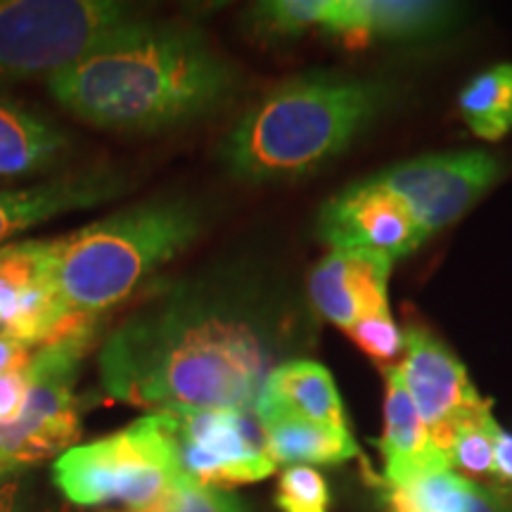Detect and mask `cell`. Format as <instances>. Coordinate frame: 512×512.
Listing matches in <instances>:
<instances>
[{
	"mask_svg": "<svg viewBox=\"0 0 512 512\" xmlns=\"http://www.w3.org/2000/svg\"><path fill=\"white\" fill-rule=\"evenodd\" d=\"M273 325L247 292L183 283L140 306L98 356L112 399L155 413L252 411L275 368Z\"/></svg>",
	"mask_w": 512,
	"mask_h": 512,
	"instance_id": "obj_1",
	"label": "cell"
},
{
	"mask_svg": "<svg viewBox=\"0 0 512 512\" xmlns=\"http://www.w3.org/2000/svg\"><path fill=\"white\" fill-rule=\"evenodd\" d=\"M48 88L64 110L88 124L157 133L221 107L238 91V72L202 31L143 19L48 76Z\"/></svg>",
	"mask_w": 512,
	"mask_h": 512,
	"instance_id": "obj_2",
	"label": "cell"
},
{
	"mask_svg": "<svg viewBox=\"0 0 512 512\" xmlns=\"http://www.w3.org/2000/svg\"><path fill=\"white\" fill-rule=\"evenodd\" d=\"M384 88L375 81L311 72L287 79L235 121L221 159L245 183H285L313 174L377 117Z\"/></svg>",
	"mask_w": 512,
	"mask_h": 512,
	"instance_id": "obj_3",
	"label": "cell"
},
{
	"mask_svg": "<svg viewBox=\"0 0 512 512\" xmlns=\"http://www.w3.org/2000/svg\"><path fill=\"white\" fill-rule=\"evenodd\" d=\"M200 233L185 200H150L53 240V278L67 309L95 320L131 297Z\"/></svg>",
	"mask_w": 512,
	"mask_h": 512,
	"instance_id": "obj_4",
	"label": "cell"
},
{
	"mask_svg": "<svg viewBox=\"0 0 512 512\" xmlns=\"http://www.w3.org/2000/svg\"><path fill=\"white\" fill-rule=\"evenodd\" d=\"M181 477L185 475L166 413H150L110 437L69 448L53 465L57 489L83 508L112 503L126 510L150 508Z\"/></svg>",
	"mask_w": 512,
	"mask_h": 512,
	"instance_id": "obj_5",
	"label": "cell"
},
{
	"mask_svg": "<svg viewBox=\"0 0 512 512\" xmlns=\"http://www.w3.org/2000/svg\"><path fill=\"white\" fill-rule=\"evenodd\" d=\"M143 19L117 0H0V81L53 76Z\"/></svg>",
	"mask_w": 512,
	"mask_h": 512,
	"instance_id": "obj_6",
	"label": "cell"
},
{
	"mask_svg": "<svg viewBox=\"0 0 512 512\" xmlns=\"http://www.w3.org/2000/svg\"><path fill=\"white\" fill-rule=\"evenodd\" d=\"M93 332L95 325H86L34 349L24 368L27 399L22 411L0 425V479L74 448L81 420L72 387Z\"/></svg>",
	"mask_w": 512,
	"mask_h": 512,
	"instance_id": "obj_7",
	"label": "cell"
},
{
	"mask_svg": "<svg viewBox=\"0 0 512 512\" xmlns=\"http://www.w3.org/2000/svg\"><path fill=\"white\" fill-rule=\"evenodd\" d=\"M166 415L185 477L228 489L261 482L275 472V463L266 453L264 427L252 411L211 408Z\"/></svg>",
	"mask_w": 512,
	"mask_h": 512,
	"instance_id": "obj_8",
	"label": "cell"
},
{
	"mask_svg": "<svg viewBox=\"0 0 512 512\" xmlns=\"http://www.w3.org/2000/svg\"><path fill=\"white\" fill-rule=\"evenodd\" d=\"M411 209L430 238L456 223L498 178V162L489 152H441L389 166L375 176Z\"/></svg>",
	"mask_w": 512,
	"mask_h": 512,
	"instance_id": "obj_9",
	"label": "cell"
},
{
	"mask_svg": "<svg viewBox=\"0 0 512 512\" xmlns=\"http://www.w3.org/2000/svg\"><path fill=\"white\" fill-rule=\"evenodd\" d=\"M83 323L64 304L53 278V240H24L0 247V332L38 349Z\"/></svg>",
	"mask_w": 512,
	"mask_h": 512,
	"instance_id": "obj_10",
	"label": "cell"
},
{
	"mask_svg": "<svg viewBox=\"0 0 512 512\" xmlns=\"http://www.w3.org/2000/svg\"><path fill=\"white\" fill-rule=\"evenodd\" d=\"M318 238L330 249L373 252L396 261L413 254L427 235L411 209L373 176L349 185L323 204Z\"/></svg>",
	"mask_w": 512,
	"mask_h": 512,
	"instance_id": "obj_11",
	"label": "cell"
},
{
	"mask_svg": "<svg viewBox=\"0 0 512 512\" xmlns=\"http://www.w3.org/2000/svg\"><path fill=\"white\" fill-rule=\"evenodd\" d=\"M403 344L406 347L396 368L420 418L446 451V439L453 427L491 403L479 396L463 363L432 332L413 325L403 335Z\"/></svg>",
	"mask_w": 512,
	"mask_h": 512,
	"instance_id": "obj_12",
	"label": "cell"
},
{
	"mask_svg": "<svg viewBox=\"0 0 512 512\" xmlns=\"http://www.w3.org/2000/svg\"><path fill=\"white\" fill-rule=\"evenodd\" d=\"M392 264L382 254L330 249L309 278L313 309L344 332L361 318L389 311L387 285Z\"/></svg>",
	"mask_w": 512,
	"mask_h": 512,
	"instance_id": "obj_13",
	"label": "cell"
},
{
	"mask_svg": "<svg viewBox=\"0 0 512 512\" xmlns=\"http://www.w3.org/2000/svg\"><path fill=\"white\" fill-rule=\"evenodd\" d=\"M384 394V432L380 453L384 460V482L389 489H401L422 477L451 470L448 453L434 439L430 427L413 406L399 368H387Z\"/></svg>",
	"mask_w": 512,
	"mask_h": 512,
	"instance_id": "obj_14",
	"label": "cell"
},
{
	"mask_svg": "<svg viewBox=\"0 0 512 512\" xmlns=\"http://www.w3.org/2000/svg\"><path fill=\"white\" fill-rule=\"evenodd\" d=\"M124 188L126 181L114 171L88 169L27 188L0 190V245L55 216L112 200Z\"/></svg>",
	"mask_w": 512,
	"mask_h": 512,
	"instance_id": "obj_15",
	"label": "cell"
},
{
	"mask_svg": "<svg viewBox=\"0 0 512 512\" xmlns=\"http://www.w3.org/2000/svg\"><path fill=\"white\" fill-rule=\"evenodd\" d=\"M254 415L261 425L273 418H297L349 430L347 413L328 368L302 358L280 363L268 373L254 403Z\"/></svg>",
	"mask_w": 512,
	"mask_h": 512,
	"instance_id": "obj_16",
	"label": "cell"
},
{
	"mask_svg": "<svg viewBox=\"0 0 512 512\" xmlns=\"http://www.w3.org/2000/svg\"><path fill=\"white\" fill-rule=\"evenodd\" d=\"M453 15V5L422 0H332L325 34L358 46L370 38H408L437 31Z\"/></svg>",
	"mask_w": 512,
	"mask_h": 512,
	"instance_id": "obj_17",
	"label": "cell"
},
{
	"mask_svg": "<svg viewBox=\"0 0 512 512\" xmlns=\"http://www.w3.org/2000/svg\"><path fill=\"white\" fill-rule=\"evenodd\" d=\"M67 138L55 126L24 107L0 102V178L29 176L48 169Z\"/></svg>",
	"mask_w": 512,
	"mask_h": 512,
	"instance_id": "obj_18",
	"label": "cell"
},
{
	"mask_svg": "<svg viewBox=\"0 0 512 512\" xmlns=\"http://www.w3.org/2000/svg\"><path fill=\"white\" fill-rule=\"evenodd\" d=\"M266 453L275 465H339L358 456L349 430H335L297 418L264 422Z\"/></svg>",
	"mask_w": 512,
	"mask_h": 512,
	"instance_id": "obj_19",
	"label": "cell"
},
{
	"mask_svg": "<svg viewBox=\"0 0 512 512\" xmlns=\"http://www.w3.org/2000/svg\"><path fill=\"white\" fill-rule=\"evenodd\" d=\"M458 112L482 140H498L512 128V64L477 74L458 95Z\"/></svg>",
	"mask_w": 512,
	"mask_h": 512,
	"instance_id": "obj_20",
	"label": "cell"
},
{
	"mask_svg": "<svg viewBox=\"0 0 512 512\" xmlns=\"http://www.w3.org/2000/svg\"><path fill=\"white\" fill-rule=\"evenodd\" d=\"M496 430L498 420L491 413V406L460 420L446 439V453L451 465L472 477L496 482Z\"/></svg>",
	"mask_w": 512,
	"mask_h": 512,
	"instance_id": "obj_21",
	"label": "cell"
},
{
	"mask_svg": "<svg viewBox=\"0 0 512 512\" xmlns=\"http://www.w3.org/2000/svg\"><path fill=\"white\" fill-rule=\"evenodd\" d=\"M332 0H268L249 10V29L264 38H297L306 31L328 29Z\"/></svg>",
	"mask_w": 512,
	"mask_h": 512,
	"instance_id": "obj_22",
	"label": "cell"
},
{
	"mask_svg": "<svg viewBox=\"0 0 512 512\" xmlns=\"http://www.w3.org/2000/svg\"><path fill=\"white\" fill-rule=\"evenodd\" d=\"M470 479L446 470L418 482L389 489L392 512H463Z\"/></svg>",
	"mask_w": 512,
	"mask_h": 512,
	"instance_id": "obj_23",
	"label": "cell"
},
{
	"mask_svg": "<svg viewBox=\"0 0 512 512\" xmlns=\"http://www.w3.org/2000/svg\"><path fill=\"white\" fill-rule=\"evenodd\" d=\"M131 512H252V508L245 498L233 494V491L181 477L162 501L150 505V508Z\"/></svg>",
	"mask_w": 512,
	"mask_h": 512,
	"instance_id": "obj_24",
	"label": "cell"
},
{
	"mask_svg": "<svg viewBox=\"0 0 512 512\" xmlns=\"http://www.w3.org/2000/svg\"><path fill=\"white\" fill-rule=\"evenodd\" d=\"M330 503L328 479L316 467H285L275 486V508L280 512H328Z\"/></svg>",
	"mask_w": 512,
	"mask_h": 512,
	"instance_id": "obj_25",
	"label": "cell"
},
{
	"mask_svg": "<svg viewBox=\"0 0 512 512\" xmlns=\"http://www.w3.org/2000/svg\"><path fill=\"white\" fill-rule=\"evenodd\" d=\"M347 335L354 339L356 347L363 354L373 358L375 363H392L403 356V332L394 323L392 313L382 311L373 316L361 318L354 328L347 330Z\"/></svg>",
	"mask_w": 512,
	"mask_h": 512,
	"instance_id": "obj_26",
	"label": "cell"
},
{
	"mask_svg": "<svg viewBox=\"0 0 512 512\" xmlns=\"http://www.w3.org/2000/svg\"><path fill=\"white\" fill-rule=\"evenodd\" d=\"M27 399V377L24 370L0 373V422L15 420Z\"/></svg>",
	"mask_w": 512,
	"mask_h": 512,
	"instance_id": "obj_27",
	"label": "cell"
},
{
	"mask_svg": "<svg viewBox=\"0 0 512 512\" xmlns=\"http://www.w3.org/2000/svg\"><path fill=\"white\" fill-rule=\"evenodd\" d=\"M463 512H512V498L496 486L477 484L475 479H470Z\"/></svg>",
	"mask_w": 512,
	"mask_h": 512,
	"instance_id": "obj_28",
	"label": "cell"
},
{
	"mask_svg": "<svg viewBox=\"0 0 512 512\" xmlns=\"http://www.w3.org/2000/svg\"><path fill=\"white\" fill-rule=\"evenodd\" d=\"M496 489L512 498V432L498 425L496 430Z\"/></svg>",
	"mask_w": 512,
	"mask_h": 512,
	"instance_id": "obj_29",
	"label": "cell"
},
{
	"mask_svg": "<svg viewBox=\"0 0 512 512\" xmlns=\"http://www.w3.org/2000/svg\"><path fill=\"white\" fill-rule=\"evenodd\" d=\"M34 349L24 347L22 342L12 339L0 332V373H10V370H24L29 366Z\"/></svg>",
	"mask_w": 512,
	"mask_h": 512,
	"instance_id": "obj_30",
	"label": "cell"
},
{
	"mask_svg": "<svg viewBox=\"0 0 512 512\" xmlns=\"http://www.w3.org/2000/svg\"><path fill=\"white\" fill-rule=\"evenodd\" d=\"M19 494H22V486L15 479L0 484V512H19Z\"/></svg>",
	"mask_w": 512,
	"mask_h": 512,
	"instance_id": "obj_31",
	"label": "cell"
},
{
	"mask_svg": "<svg viewBox=\"0 0 512 512\" xmlns=\"http://www.w3.org/2000/svg\"><path fill=\"white\" fill-rule=\"evenodd\" d=\"M43 512H55V510H43Z\"/></svg>",
	"mask_w": 512,
	"mask_h": 512,
	"instance_id": "obj_32",
	"label": "cell"
},
{
	"mask_svg": "<svg viewBox=\"0 0 512 512\" xmlns=\"http://www.w3.org/2000/svg\"><path fill=\"white\" fill-rule=\"evenodd\" d=\"M124 512H131V510H124Z\"/></svg>",
	"mask_w": 512,
	"mask_h": 512,
	"instance_id": "obj_33",
	"label": "cell"
},
{
	"mask_svg": "<svg viewBox=\"0 0 512 512\" xmlns=\"http://www.w3.org/2000/svg\"><path fill=\"white\" fill-rule=\"evenodd\" d=\"M0 425H3V422H0Z\"/></svg>",
	"mask_w": 512,
	"mask_h": 512,
	"instance_id": "obj_34",
	"label": "cell"
}]
</instances>
